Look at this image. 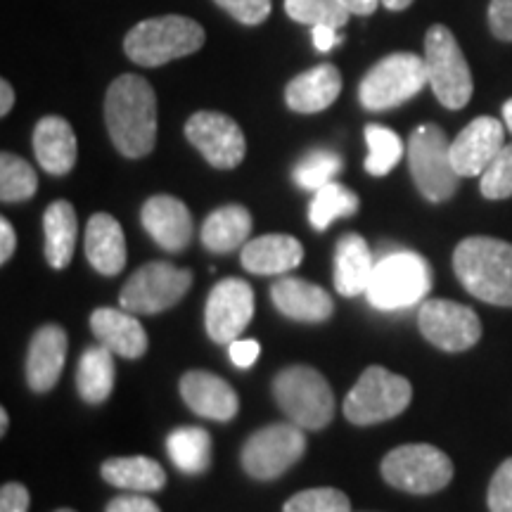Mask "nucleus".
<instances>
[{
    "instance_id": "1",
    "label": "nucleus",
    "mask_w": 512,
    "mask_h": 512,
    "mask_svg": "<svg viewBox=\"0 0 512 512\" xmlns=\"http://www.w3.org/2000/svg\"><path fill=\"white\" fill-rule=\"evenodd\" d=\"M105 124L121 155L147 157L157 143V95L138 74H121L105 95Z\"/></svg>"
},
{
    "instance_id": "2",
    "label": "nucleus",
    "mask_w": 512,
    "mask_h": 512,
    "mask_svg": "<svg viewBox=\"0 0 512 512\" xmlns=\"http://www.w3.org/2000/svg\"><path fill=\"white\" fill-rule=\"evenodd\" d=\"M453 271L472 297L512 306V245L496 238H467L453 252Z\"/></svg>"
},
{
    "instance_id": "3",
    "label": "nucleus",
    "mask_w": 512,
    "mask_h": 512,
    "mask_svg": "<svg viewBox=\"0 0 512 512\" xmlns=\"http://www.w3.org/2000/svg\"><path fill=\"white\" fill-rule=\"evenodd\" d=\"M207 41L202 24L192 17L164 15L138 22L124 38V53L140 67H162L197 53Z\"/></svg>"
},
{
    "instance_id": "4",
    "label": "nucleus",
    "mask_w": 512,
    "mask_h": 512,
    "mask_svg": "<svg viewBox=\"0 0 512 512\" xmlns=\"http://www.w3.org/2000/svg\"><path fill=\"white\" fill-rule=\"evenodd\" d=\"M273 396L280 411L302 430H323L335 415V394L318 370L287 366L275 375Z\"/></svg>"
},
{
    "instance_id": "5",
    "label": "nucleus",
    "mask_w": 512,
    "mask_h": 512,
    "mask_svg": "<svg viewBox=\"0 0 512 512\" xmlns=\"http://www.w3.org/2000/svg\"><path fill=\"white\" fill-rule=\"evenodd\" d=\"M432 287V268L415 252H392L375 264L366 290L377 311H401L422 302Z\"/></svg>"
},
{
    "instance_id": "6",
    "label": "nucleus",
    "mask_w": 512,
    "mask_h": 512,
    "mask_svg": "<svg viewBox=\"0 0 512 512\" xmlns=\"http://www.w3.org/2000/svg\"><path fill=\"white\" fill-rule=\"evenodd\" d=\"M430 83L425 57L392 53L370 67L358 86V100L370 112H387L415 98Z\"/></svg>"
},
{
    "instance_id": "7",
    "label": "nucleus",
    "mask_w": 512,
    "mask_h": 512,
    "mask_svg": "<svg viewBox=\"0 0 512 512\" xmlns=\"http://www.w3.org/2000/svg\"><path fill=\"white\" fill-rule=\"evenodd\" d=\"M425 64L434 95L446 110H463L470 102L475 83H472L470 64H467L458 38L444 24H434L425 34Z\"/></svg>"
},
{
    "instance_id": "8",
    "label": "nucleus",
    "mask_w": 512,
    "mask_h": 512,
    "mask_svg": "<svg viewBox=\"0 0 512 512\" xmlns=\"http://www.w3.org/2000/svg\"><path fill=\"white\" fill-rule=\"evenodd\" d=\"M408 166L425 200L446 202L456 195L460 176L451 162V143L437 124H422L411 133Z\"/></svg>"
},
{
    "instance_id": "9",
    "label": "nucleus",
    "mask_w": 512,
    "mask_h": 512,
    "mask_svg": "<svg viewBox=\"0 0 512 512\" xmlns=\"http://www.w3.org/2000/svg\"><path fill=\"white\" fill-rule=\"evenodd\" d=\"M411 399L413 387L406 377L382 366H370L344 399V415L354 425H377L401 415Z\"/></svg>"
},
{
    "instance_id": "10",
    "label": "nucleus",
    "mask_w": 512,
    "mask_h": 512,
    "mask_svg": "<svg viewBox=\"0 0 512 512\" xmlns=\"http://www.w3.org/2000/svg\"><path fill=\"white\" fill-rule=\"evenodd\" d=\"M382 477L394 489L427 496L437 494L451 484L453 463L437 446L406 444L384 456Z\"/></svg>"
},
{
    "instance_id": "11",
    "label": "nucleus",
    "mask_w": 512,
    "mask_h": 512,
    "mask_svg": "<svg viewBox=\"0 0 512 512\" xmlns=\"http://www.w3.org/2000/svg\"><path fill=\"white\" fill-rule=\"evenodd\" d=\"M192 285V273L188 268H178L166 261H152L140 266L128 278L124 290L119 294L121 309L131 313H162L176 306L188 294Z\"/></svg>"
},
{
    "instance_id": "12",
    "label": "nucleus",
    "mask_w": 512,
    "mask_h": 512,
    "mask_svg": "<svg viewBox=\"0 0 512 512\" xmlns=\"http://www.w3.org/2000/svg\"><path fill=\"white\" fill-rule=\"evenodd\" d=\"M304 451L306 437L302 427L294 422L268 425L252 434L242 446V467L249 477L268 482V479L285 475L304 456Z\"/></svg>"
},
{
    "instance_id": "13",
    "label": "nucleus",
    "mask_w": 512,
    "mask_h": 512,
    "mask_svg": "<svg viewBox=\"0 0 512 512\" xmlns=\"http://www.w3.org/2000/svg\"><path fill=\"white\" fill-rule=\"evenodd\" d=\"M185 138L214 169H235L245 159V133L228 114L195 112L185 124Z\"/></svg>"
},
{
    "instance_id": "14",
    "label": "nucleus",
    "mask_w": 512,
    "mask_h": 512,
    "mask_svg": "<svg viewBox=\"0 0 512 512\" xmlns=\"http://www.w3.org/2000/svg\"><path fill=\"white\" fill-rule=\"evenodd\" d=\"M418 325L427 342L453 354L472 349L482 337V320L477 313L448 299H427L420 306Z\"/></svg>"
},
{
    "instance_id": "15",
    "label": "nucleus",
    "mask_w": 512,
    "mask_h": 512,
    "mask_svg": "<svg viewBox=\"0 0 512 512\" xmlns=\"http://www.w3.org/2000/svg\"><path fill=\"white\" fill-rule=\"evenodd\" d=\"M254 316L252 285L240 278H226L214 287L207 299L204 325L216 344H230L240 339Z\"/></svg>"
},
{
    "instance_id": "16",
    "label": "nucleus",
    "mask_w": 512,
    "mask_h": 512,
    "mask_svg": "<svg viewBox=\"0 0 512 512\" xmlns=\"http://www.w3.org/2000/svg\"><path fill=\"white\" fill-rule=\"evenodd\" d=\"M505 147L503 124L494 117H477L451 143V162L460 178L482 176L498 152Z\"/></svg>"
},
{
    "instance_id": "17",
    "label": "nucleus",
    "mask_w": 512,
    "mask_h": 512,
    "mask_svg": "<svg viewBox=\"0 0 512 512\" xmlns=\"http://www.w3.org/2000/svg\"><path fill=\"white\" fill-rule=\"evenodd\" d=\"M143 228L166 252H183L192 240V214L181 200L171 195H155L140 211Z\"/></svg>"
},
{
    "instance_id": "18",
    "label": "nucleus",
    "mask_w": 512,
    "mask_h": 512,
    "mask_svg": "<svg viewBox=\"0 0 512 512\" xmlns=\"http://www.w3.org/2000/svg\"><path fill=\"white\" fill-rule=\"evenodd\" d=\"M181 396L192 413L200 418L228 422L240 411V399L235 389L219 375L207 370H190L181 380Z\"/></svg>"
},
{
    "instance_id": "19",
    "label": "nucleus",
    "mask_w": 512,
    "mask_h": 512,
    "mask_svg": "<svg viewBox=\"0 0 512 512\" xmlns=\"http://www.w3.org/2000/svg\"><path fill=\"white\" fill-rule=\"evenodd\" d=\"M67 361V332L60 325L48 323L31 337L27 356V382L34 392H50L60 380Z\"/></svg>"
},
{
    "instance_id": "20",
    "label": "nucleus",
    "mask_w": 512,
    "mask_h": 512,
    "mask_svg": "<svg viewBox=\"0 0 512 512\" xmlns=\"http://www.w3.org/2000/svg\"><path fill=\"white\" fill-rule=\"evenodd\" d=\"M342 93V74L335 64H318L287 83L285 100L292 112L318 114L335 105Z\"/></svg>"
},
{
    "instance_id": "21",
    "label": "nucleus",
    "mask_w": 512,
    "mask_h": 512,
    "mask_svg": "<svg viewBox=\"0 0 512 512\" xmlns=\"http://www.w3.org/2000/svg\"><path fill=\"white\" fill-rule=\"evenodd\" d=\"M271 299L283 316L299 323H323L332 316L335 304L320 285L302 278H283L273 285Z\"/></svg>"
},
{
    "instance_id": "22",
    "label": "nucleus",
    "mask_w": 512,
    "mask_h": 512,
    "mask_svg": "<svg viewBox=\"0 0 512 512\" xmlns=\"http://www.w3.org/2000/svg\"><path fill=\"white\" fill-rule=\"evenodd\" d=\"M34 152L43 171L53 176L69 174L79 157L72 124L62 117H43L34 128Z\"/></svg>"
},
{
    "instance_id": "23",
    "label": "nucleus",
    "mask_w": 512,
    "mask_h": 512,
    "mask_svg": "<svg viewBox=\"0 0 512 512\" xmlns=\"http://www.w3.org/2000/svg\"><path fill=\"white\" fill-rule=\"evenodd\" d=\"M91 330L100 344L121 358H140L147 351L145 328L126 309H95Z\"/></svg>"
},
{
    "instance_id": "24",
    "label": "nucleus",
    "mask_w": 512,
    "mask_h": 512,
    "mask_svg": "<svg viewBox=\"0 0 512 512\" xmlns=\"http://www.w3.org/2000/svg\"><path fill=\"white\" fill-rule=\"evenodd\" d=\"M86 259L102 275H117L126 266V238L112 214H93L86 226Z\"/></svg>"
},
{
    "instance_id": "25",
    "label": "nucleus",
    "mask_w": 512,
    "mask_h": 512,
    "mask_svg": "<svg viewBox=\"0 0 512 512\" xmlns=\"http://www.w3.org/2000/svg\"><path fill=\"white\" fill-rule=\"evenodd\" d=\"M304 247L292 235H261L242 247V266L256 275H280L302 264Z\"/></svg>"
},
{
    "instance_id": "26",
    "label": "nucleus",
    "mask_w": 512,
    "mask_h": 512,
    "mask_svg": "<svg viewBox=\"0 0 512 512\" xmlns=\"http://www.w3.org/2000/svg\"><path fill=\"white\" fill-rule=\"evenodd\" d=\"M375 271V259L368 242L361 235L349 233L337 242L335 254V287L342 297L366 294Z\"/></svg>"
},
{
    "instance_id": "27",
    "label": "nucleus",
    "mask_w": 512,
    "mask_h": 512,
    "mask_svg": "<svg viewBox=\"0 0 512 512\" xmlns=\"http://www.w3.org/2000/svg\"><path fill=\"white\" fill-rule=\"evenodd\" d=\"M100 475L107 484L117 489L136 491V494H152L166 486V472L157 460L147 456L110 458L100 467Z\"/></svg>"
},
{
    "instance_id": "28",
    "label": "nucleus",
    "mask_w": 512,
    "mask_h": 512,
    "mask_svg": "<svg viewBox=\"0 0 512 512\" xmlns=\"http://www.w3.org/2000/svg\"><path fill=\"white\" fill-rule=\"evenodd\" d=\"M252 233V214L242 204H228L211 211L202 226V245L209 252H233L242 247Z\"/></svg>"
},
{
    "instance_id": "29",
    "label": "nucleus",
    "mask_w": 512,
    "mask_h": 512,
    "mask_svg": "<svg viewBox=\"0 0 512 512\" xmlns=\"http://www.w3.org/2000/svg\"><path fill=\"white\" fill-rule=\"evenodd\" d=\"M43 230H46V259L55 271L69 266L74 256L76 233H79V221L76 211L67 200H57L50 204L43 214Z\"/></svg>"
},
{
    "instance_id": "30",
    "label": "nucleus",
    "mask_w": 512,
    "mask_h": 512,
    "mask_svg": "<svg viewBox=\"0 0 512 512\" xmlns=\"http://www.w3.org/2000/svg\"><path fill=\"white\" fill-rule=\"evenodd\" d=\"M114 358L112 351L100 344L83 351L79 370H76V387L86 403H102L112 394L114 387Z\"/></svg>"
},
{
    "instance_id": "31",
    "label": "nucleus",
    "mask_w": 512,
    "mask_h": 512,
    "mask_svg": "<svg viewBox=\"0 0 512 512\" xmlns=\"http://www.w3.org/2000/svg\"><path fill=\"white\" fill-rule=\"evenodd\" d=\"M166 451L185 475H200L211 463V437L202 427H181L169 434Z\"/></svg>"
},
{
    "instance_id": "32",
    "label": "nucleus",
    "mask_w": 512,
    "mask_h": 512,
    "mask_svg": "<svg viewBox=\"0 0 512 512\" xmlns=\"http://www.w3.org/2000/svg\"><path fill=\"white\" fill-rule=\"evenodd\" d=\"M358 211V197L347 185L332 181L316 190L309 207V221L316 230H325L332 221L347 219Z\"/></svg>"
},
{
    "instance_id": "33",
    "label": "nucleus",
    "mask_w": 512,
    "mask_h": 512,
    "mask_svg": "<svg viewBox=\"0 0 512 512\" xmlns=\"http://www.w3.org/2000/svg\"><path fill=\"white\" fill-rule=\"evenodd\" d=\"M38 190V176L27 159L12 152L0 155V200L3 202H24L31 200Z\"/></svg>"
},
{
    "instance_id": "34",
    "label": "nucleus",
    "mask_w": 512,
    "mask_h": 512,
    "mask_svg": "<svg viewBox=\"0 0 512 512\" xmlns=\"http://www.w3.org/2000/svg\"><path fill=\"white\" fill-rule=\"evenodd\" d=\"M366 143H368V157H366V171L370 176H387L403 157V143L399 133L392 128L380 124L366 126Z\"/></svg>"
},
{
    "instance_id": "35",
    "label": "nucleus",
    "mask_w": 512,
    "mask_h": 512,
    "mask_svg": "<svg viewBox=\"0 0 512 512\" xmlns=\"http://www.w3.org/2000/svg\"><path fill=\"white\" fill-rule=\"evenodd\" d=\"M285 12L287 17L306 27L328 24V27L342 29L351 17V12L342 8L337 0H285Z\"/></svg>"
},
{
    "instance_id": "36",
    "label": "nucleus",
    "mask_w": 512,
    "mask_h": 512,
    "mask_svg": "<svg viewBox=\"0 0 512 512\" xmlns=\"http://www.w3.org/2000/svg\"><path fill=\"white\" fill-rule=\"evenodd\" d=\"M339 171H342V157L330 150H313L294 166V181L299 188L316 192L335 181Z\"/></svg>"
},
{
    "instance_id": "37",
    "label": "nucleus",
    "mask_w": 512,
    "mask_h": 512,
    "mask_svg": "<svg viewBox=\"0 0 512 512\" xmlns=\"http://www.w3.org/2000/svg\"><path fill=\"white\" fill-rule=\"evenodd\" d=\"M479 190L486 200H508L512 197V143L505 145L486 166L484 174L479 176Z\"/></svg>"
},
{
    "instance_id": "38",
    "label": "nucleus",
    "mask_w": 512,
    "mask_h": 512,
    "mask_svg": "<svg viewBox=\"0 0 512 512\" xmlns=\"http://www.w3.org/2000/svg\"><path fill=\"white\" fill-rule=\"evenodd\" d=\"M283 512H351V503L339 489H306L285 503Z\"/></svg>"
},
{
    "instance_id": "39",
    "label": "nucleus",
    "mask_w": 512,
    "mask_h": 512,
    "mask_svg": "<svg viewBox=\"0 0 512 512\" xmlns=\"http://www.w3.org/2000/svg\"><path fill=\"white\" fill-rule=\"evenodd\" d=\"M214 3L245 27L264 24L273 10V0H214Z\"/></svg>"
},
{
    "instance_id": "40",
    "label": "nucleus",
    "mask_w": 512,
    "mask_h": 512,
    "mask_svg": "<svg viewBox=\"0 0 512 512\" xmlns=\"http://www.w3.org/2000/svg\"><path fill=\"white\" fill-rule=\"evenodd\" d=\"M489 510L512 512V458L503 460L489 484Z\"/></svg>"
},
{
    "instance_id": "41",
    "label": "nucleus",
    "mask_w": 512,
    "mask_h": 512,
    "mask_svg": "<svg viewBox=\"0 0 512 512\" xmlns=\"http://www.w3.org/2000/svg\"><path fill=\"white\" fill-rule=\"evenodd\" d=\"M489 29L501 41H512V0H491Z\"/></svg>"
},
{
    "instance_id": "42",
    "label": "nucleus",
    "mask_w": 512,
    "mask_h": 512,
    "mask_svg": "<svg viewBox=\"0 0 512 512\" xmlns=\"http://www.w3.org/2000/svg\"><path fill=\"white\" fill-rule=\"evenodd\" d=\"M29 491L27 486L8 482L0 489V512H29Z\"/></svg>"
},
{
    "instance_id": "43",
    "label": "nucleus",
    "mask_w": 512,
    "mask_h": 512,
    "mask_svg": "<svg viewBox=\"0 0 512 512\" xmlns=\"http://www.w3.org/2000/svg\"><path fill=\"white\" fill-rule=\"evenodd\" d=\"M261 354V344L256 339H235L230 342V361L238 368H249Z\"/></svg>"
},
{
    "instance_id": "44",
    "label": "nucleus",
    "mask_w": 512,
    "mask_h": 512,
    "mask_svg": "<svg viewBox=\"0 0 512 512\" xmlns=\"http://www.w3.org/2000/svg\"><path fill=\"white\" fill-rule=\"evenodd\" d=\"M105 512H162V510H159L157 503L150 501V498L131 494V496L112 498Z\"/></svg>"
},
{
    "instance_id": "45",
    "label": "nucleus",
    "mask_w": 512,
    "mask_h": 512,
    "mask_svg": "<svg viewBox=\"0 0 512 512\" xmlns=\"http://www.w3.org/2000/svg\"><path fill=\"white\" fill-rule=\"evenodd\" d=\"M313 46H316L320 53H328V50L337 48L342 43V36L337 34L335 27H328V24H318V27H311Z\"/></svg>"
},
{
    "instance_id": "46",
    "label": "nucleus",
    "mask_w": 512,
    "mask_h": 512,
    "mask_svg": "<svg viewBox=\"0 0 512 512\" xmlns=\"http://www.w3.org/2000/svg\"><path fill=\"white\" fill-rule=\"evenodd\" d=\"M15 247H17L15 228H12V223L8 219H3L0 221V264H8L12 254H15Z\"/></svg>"
},
{
    "instance_id": "47",
    "label": "nucleus",
    "mask_w": 512,
    "mask_h": 512,
    "mask_svg": "<svg viewBox=\"0 0 512 512\" xmlns=\"http://www.w3.org/2000/svg\"><path fill=\"white\" fill-rule=\"evenodd\" d=\"M337 3L342 5V8H347L351 15L370 17L377 10V5L382 3V0H337Z\"/></svg>"
},
{
    "instance_id": "48",
    "label": "nucleus",
    "mask_w": 512,
    "mask_h": 512,
    "mask_svg": "<svg viewBox=\"0 0 512 512\" xmlns=\"http://www.w3.org/2000/svg\"><path fill=\"white\" fill-rule=\"evenodd\" d=\"M12 105H15V88L8 79H3L0 81V117H8Z\"/></svg>"
},
{
    "instance_id": "49",
    "label": "nucleus",
    "mask_w": 512,
    "mask_h": 512,
    "mask_svg": "<svg viewBox=\"0 0 512 512\" xmlns=\"http://www.w3.org/2000/svg\"><path fill=\"white\" fill-rule=\"evenodd\" d=\"M382 5L387 10H392V12H401V10L411 8L413 0H382Z\"/></svg>"
},
{
    "instance_id": "50",
    "label": "nucleus",
    "mask_w": 512,
    "mask_h": 512,
    "mask_svg": "<svg viewBox=\"0 0 512 512\" xmlns=\"http://www.w3.org/2000/svg\"><path fill=\"white\" fill-rule=\"evenodd\" d=\"M503 119H505V126H508V131L512 133V98L503 105Z\"/></svg>"
},
{
    "instance_id": "51",
    "label": "nucleus",
    "mask_w": 512,
    "mask_h": 512,
    "mask_svg": "<svg viewBox=\"0 0 512 512\" xmlns=\"http://www.w3.org/2000/svg\"><path fill=\"white\" fill-rule=\"evenodd\" d=\"M8 425H10V418H8V411H0V434H5L8 432Z\"/></svg>"
},
{
    "instance_id": "52",
    "label": "nucleus",
    "mask_w": 512,
    "mask_h": 512,
    "mask_svg": "<svg viewBox=\"0 0 512 512\" xmlns=\"http://www.w3.org/2000/svg\"><path fill=\"white\" fill-rule=\"evenodd\" d=\"M55 512H74V510H67V508H62V510H55Z\"/></svg>"
}]
</instances>
